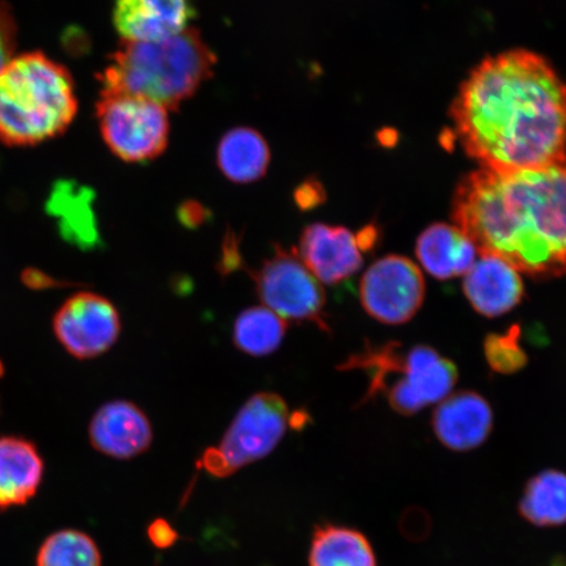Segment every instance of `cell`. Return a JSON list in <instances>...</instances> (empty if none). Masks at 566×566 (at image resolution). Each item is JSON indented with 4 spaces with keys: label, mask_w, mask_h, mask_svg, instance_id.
Segmentation results:
<instances>
[{
    "label": "cell",
    "mask_w": 566,
    "mask_h": 566,
    "mask_svg": "<svg viewBox=\"0 0 566 566\" xmlns=\"http://www.w3.org/2000/svg\"><path fill=\"white\" fill-rule=\"evenodd\" d=\"M239 239L232 231L228 232L223 240L221 261H219L218 271L222 275H228L238 271H245L242 252H240Z\"/></svg>",
    "instance_id": "484cf974"
},
{
    "label": "cell",
    "mask_w": 566,
    "mask_h": 566,
    "mask_svg": "<svg viewBox=\"0 0 566 566\" xmlns=\"http://www.w3.org/2000/svg\"><path fill=\"white\" fill-rule=\"evenodd\" d=\"M18 41L17 20L10 6L0 2V70L13 59Z\"/></svg>",
    "instance_id": "d4e9b609"
},
{
    "label": "cell",
    "mask_w": 566,
    "mask_h": 566,
    "mask_svg": "<svg viewBox=\"0 0 566 566\" xmlns=\"http://www.w3.org/2000/svg\"><path fill=\"white\" fill-rule=\"evenodd\" d=\"M416 256L424 271L446 281L469 272L478 250L455 224L434 223L417 239Z\"/></svg>",
    "instance_id": "e0dca14e"
},
{
    "label": "cell",
    "mask_w": 566,
    "mask_h": 566,
    "mask_svg": "<svg viewBox=\"0 0 566 566\" xmlns=\"http://www.w3.org/2000/svg\"><path fill=\"white\" fill-rule=\"evenodd\" d=\"M3 374H4V365H3L2 360H0V378L3 377Z\"/></svg>",
    "instance_id": "4dcf8cb0"
},
{
    "label": "cell",
    "mask_w": 566,
    "mask_h": 566,
    "mask_svg": "<svg viewBox=\"0 0 566 566\" xmlns=\"http://www.w3.org/2000/svg\"><path fill=\"white\" fill-rule=\"evenodd\" d=\"M424 294L421 269L399 254L375 261L359 282V300L367 315L386 325L412 321L422 307Z\"/></svg>",
    "instance_id": "9c48e42d"
},
{
    "label": "cell",
    "mask_w": 566,
    "mask_h": 566,
    "mask_svg": "<svg viewBox=\"0 0 566 566\" xmlns=\"http://www.w3.org/2000/svg\"><path fill=\"white\" fill-rule=\"evenodd\" d=\"M56 339L71 356L92 359L103 356L122 334V318L105 296L82 292L71 295L53 317Z\"/></svg>",
    "instance_id": "30bf717a"
},
{
    "label": "cell",
    "mask_w": 566,
    "mask_h": 566,
    "mask_svg": "<svg viewBox=\"0 0 566 566\" xmlns=\"http://www.w3.org/2000/svg\"><path fill=\"white\" fill-rule=\"evenodd\" d=\"M521 327L512 325L504 334L488 335L484 342V356L494 373L512 375L525 369L527 353L521 345Z\"/></svg>",
    "instance_id": "cb8c5ba5"
},
{
    "label": "cell",
    "mask_w": 566,
    "mask_h": 566,
    "mask_svg": "<svg viewBox=\"0 0 566 566\" xmlns=\"http://www.w3.org/2000/svg\"><path fill=\"white\" fill-rule=\"evenodd\" d=\"M48 210L59 219V228L66 242L84 251L94 250L101 243L91 198L83 188L62 182L49 198Z\"/></svg>",
    "instance_id": "ffe728a7"
},
{
    "label": "cell",
    "mask_w": 566,
    "mask_h": 566,
    "mask_svg": "<svg viewBox=\"0 0 566 566\" xmlns=\"http://www.w3.org/2000/svg\"><path fill=\"white\" fill-rule=\"evenodd\" d=\"M296 253L318 282L331 286L349 280L364 265L356 233L342 226H307Z\"/></svg>",
    "instance_id": "8fae6325"
},
{
    "label": "cell",
    "mask_w": 566,
    "mask_h": 566,
    "mask_svg": "<svg viewBox=\"0 0 566 566\" xmlns=\"http://www.w3.org/2000/svg\"><path fill=\"white\" fill-rule=\"evenodd\" d=\"M325 200L323 188L317 182H304L295 193L296 205L302 210H310L318 207Z\"/></svg>",
    "instance_id": "83f0119b"
},
{
    "label": "cell",
    "mask_w": 566,
    "mask_h": 566,
    "mask_svg": "<svg viewBox=\"0 0 566 566\" xmlns=\"http://www.w3.org/2000/svg\"><path fill=\"white\" fill-rule=\"evenodd\" d=\"M147 536L148 541L159 549L172 547L179 541V533H177L171 523L163 518H157L148 525Z\"/></svg>",
    "instance_id": "4316f807"
},
{
    "label": "cell",
    "mask_w": 566,
    "mask_h": 566,
    "mask_svg": "<svg viewBox=\"0 0 566 566\" xmlns=\"http://www.w3.org/2000/svg\"><path fill=\"white\" fill-rule=\"evenodd\" d=\"M360 251L369 252L378 242V229L375 226H366L365 229L356 233Z\"/></svg>",
    "instance_id": "f546056e"
},
{
    "label": "cell",
    "mask_w": 566,
    "mask_h": 566,
    "mask_svg": "<svg viewBox=\"0 0 566 566\" xmlns=\"http://www.w3.org/2000/svg\"><path fill=\"white\" fill-rule=\"evenodd\" d=\"M102 137L126 163H147L166 151L169 117L165 106L148 98L102 92L96 105Z\"/></svg>",
    "instance_id": "52a82bcc"
},
{
    "label": "cell",
    "mask_w": 566,
    "mask_h": 566,
    "mask_svg": "<svg viewBox=\"0 0 566 566\" xmlns=\"http://www.w3.org/2000/svg\"><path fill=\"white\" fill-rule=\"evenodd\" d=\"M308 566H378V562L364 533L324 523L315 527L311 537Z\"/></svg>",
    "instance_id": "d6986e66"
},
{
    "label": "cell",
    "mask_w": 566,
    "mask_h": 566,
    "mask_svg": "<svg viewBox=\"0 0 566 566\" xmlns=\"http://www.w3.org/2000/svg\"><path fill=\"white\" fill-rule=\"evenodd\" d=\"M196 0H115L113 23L124 41L157 42L188 30Z\"/></svg>",
    "instance_id": "7c38bea8"
},
{
    "label": "cell",
    "mask_w": 566,
    "mask_h": 566,
    "mask_svg": "<svg viewBox=\"0 0 566 566\" xmlns=\"http://www.w3.org/2000/svg\"><path fill=\"white\" fill-rule=\"evenodd\" d=\"M35 566H103L102 552L83 531H56L41 544Z\"/></svg>",
    "instance_id": "603a6c76"
},
{
    "label": "cell",
    "mask_w": 566,
    "mask_h": 566,
    "mask_svg": "<svg viewBox=\"0 0 566 566\" xmlns=\"http://www.w3.org/2000/svg\"><path fill=\"white\" fill-rule=\"evenodd\" d=\"M287 322L265 306L240 313L233 323L232 342L239 350L252 357L271 356L286 336Z\"/></svg>",
    "instance_id": "7402d4cb"
},
{
    "label": "cell",
    "mask_w": 566,
    "mask_h": 566,
    "mask_svg": "<svg viewBox=\"0 0 566 566\" xmlns=\"http://www.w3.org/2000/svg\"><path fill=\"white\" fill-rule=\"evenodd\" d=\"M217 56L196 28L157 42L124 41L98 76L102 92L148 98L176 111L208 82Z\"/></svg>",
    "instance_id": "3957f363"
},
{
    "label": "cell",
    "mask_w": 566,
    "mask_h": 566,
    "mask_svg": "<svg viewBox=\"0 0 566 566\" xmlns=\"http://www.w3.org/2000/svg\"><path fill=\"white\" fill-rule=\"evenodd\" d=\"M45 463L23 437H0V511L25 505L38 494Z\"/></svg>",
    "instance_id": "2e32d148"
},
{
    "label": "cell",
    "mask_w": 566,
    "mask_h": 566,
    "mask_svg": "<svg viewBox=\"0 0 566 566\" xmlns=\"http://www.w3.org/2000/svg\"><path fill=\"white\" fill-rule=\"evenodd\" d=\"M77 112L70 71L44 53L15 56L0 70V140L34 146L65 133Z\"/></svg>",
    "instance_id": "277c9868"
},
{
    "label": "cell",
    "mask_w": 566,
    "mask_h": 566,
    "mask_svg": "<svg viewBox=\"0 0 566 566\" xmlns=\"http://www.w3.org/2000/svg\"><path fill=\"white\" fill-rule=\"evenodd\" d=\"M338 370L363 371L369 384L363 402L384 396L396 413L412 416L448 398L458 381L457 366L428 345L371 344L352 354Z\"/></svg>",
    "instance_id": "5b68a950"
},
{
    "label": "cell",
    "mask_w": 566,
    "mask_h": 566,
    "mask_svg": "<svg viewBox=\"0 0 566 566\" xmlns=\"http://www.w3.org/2000/svg\"><path fill=\"white\" fill-rule=\"evenodd\" d=\"M554 566H566V560H556Z\"/></svg>",
    "instance_id": "1f68e13d"
},
{
    "label": "cell",
    "mask_w": 566,
    "mask_h": 566,
    "mask_svg": "<svg viewBox=\"0 0 566 566\" xmlns=\"http://www.w3.org/2000/svg\"><path fill=\"white\" fill-rule=\"evenodd\" d=\"M431 428L446 449L457 452L475 450L492 433L493 410L478 392L459 391L440 402Z\"/></svg>",
    "instance_id": "5bb4252c"
},
{
    "label": "cell",
    "mask_w": 566,
    "mask_h": 566,
    "mask_svg": "<svg viewBox=\"0 0 566 566\" xmlns=\"http://www.w3.org/2000/svg\"><path fill=\"white\" fill-rule=\"evenodd\" d=\"M290 424L293 416L280 395H253L240 408L217 448L203 452L200 467L212 476L229 478L271 454Z\"/></svg>",
    "instance_id": "8992f818"
},
{
    "label": "cell",
    "mask_w": 566,
    "mask_h": 566,
    "mask_svg": "<svg viewBox=\"0 0 566 566\" xmlns=\"http://www.w3.org/2000/svg\"><path fill=\"white\" fill-rule=\"evenodd\" d=\"M457 228L480 256L506 261L534 280L566 275V157L526 171L480 168L452 200Z\"/></svg>",
    "instance_id": "7a4b0ae2"
},
{
    "label": "cell",
    "mask_w": 566,
    "mask_h": 566,
    "mask_svg": "<svg viewBox=\"0 0 566 566\" xmlns=\"http://www.w3.org/2000/svg\"><path fill=\"white\" fill-rule=\"evenodd\" d=\"M463 293L478 314L499 317L518 306L525 285L520 272L506 261L480 256L464 274Z\"/></svg>",
    "instance_id": "9a60e30c"
},
{
    "label": "cell",
    "mask_w": 566,
    "mask_h": 566,
    "mask_svg": "<svg viewBox=\"0 0 566 566\" xmlns=\"http://www.w3.org/2000/svg\"><path fill=\"white\" fill-rule=\"evenodd\" d=\"M518 511L523 520L536 527L566 525V473L547 470L531 478Z\"/></svg>",
    "instance_id": "44dd1931"
},
{
    "label": "cell",
    "mask_w": 566,
    "mask_h": 566,
    "mask_svg": "<svg viewBox=\"0 0 566 566\" xmlns=\"http://www.w3.org/2000/svg\"><path fill=\"white\" fill-rule=\"evenodd\" d=\"M88 436L95 450L118 460L144 454L154 438L144 410L127 400H113L98 409L92 417Z\"/></svg>",
    "instance_id": "4fadbf2b"
},
{
    "label": "cell",
    "mask_w": 566,
    "mask_h": 566,
    "mask_svg": "<svg viewBox=\"0 0 566 566\" xmlns=\"http://www.w3.org/2000/svg\"><path fill=\"white\" fill-rule=\"evenodd\" d=\"M205 219V210L201 209L200 205L187 203L180 210V221L187 226V228H198Z\"/></svg>",
    "instance_id": "f1b7e54d"
},
{
    "label": "cell",
    "mask_w": 566,
    "mask_h": 566,
    "mask_svg": "<svg viewBox=\"0 0 566 566\" xmlns=\"http://www.w3.org/2000/svg\"><path fill=\"white\" fill-rule=\"evenodd\" d=\"M261 302L283 321L313 323L329 332L325 314V293L315 275L302 263L298 253L274 244V254L258 271H250Z\"/></svg>",
    "instance_id": "ba28073f"
},
{
    "label": "cell",
    "mask_w": 566,
    "mask_h": 566,
    "mask_svg": "<svg viewBox=\"0 0 566 566\" xmlns=\"http://www.w3.org/2000/svg\"><path fill=\"white\" fill-rule=\"evenodd\" d=\"M451 118L481 168L526 171L566 157V82L542 55L512 51L473 69Z\"/></svg>",
    "instance_id": "6da1fadb"
},
{
    "label": "cell",
    "mask_w": 566,
    "mask_h": 566,
    "mask_svg": "<svg viewBox=\"0 0 566 566\" xmlns=\"http://www.w3.org/2000/svg\"><path fill=\"white\" fill-rule=\"evenodd\" d=\"M217 161L229 180L250 184L265 176L271 165V150L259 132L251 127H235L219 142Z\"/></svg>",
    "instance_id": "ac0fdd59"
}]
</instances>
